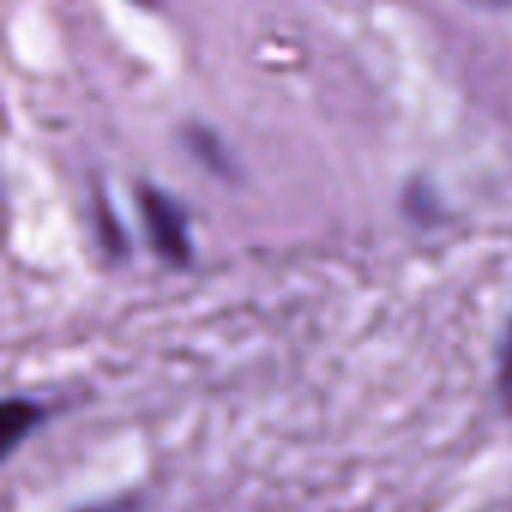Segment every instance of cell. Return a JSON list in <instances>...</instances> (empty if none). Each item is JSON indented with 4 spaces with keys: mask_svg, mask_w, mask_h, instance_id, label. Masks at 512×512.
<instances>
[{
    "mask_svg": "<svg viewBox=\"0 0 512 512\" xmlns=\"http://www.w3.org/2000/svg\"><path fill=\"white\" fill-rule=\"evenodd\" d=\"M501 393L512 408V327L507 333V345H504V360H501Z\"/></svg>",
    "mask_w": 512,
    "mask_h": 512,
    "instance_id": "obj_3",
    "label": "cell"
},
{
    "mask_svg": "<svg viewBox=\"0 0 512 512\" xmlns=\"http://www.w3.org/2000/svg\"><path fill=\"white\" fill-rule=\"evenodd\" d=\"M138 204H141L153 249L171 264H186L189 261V234H186L183 210L159 189H141Z\"/></svg>",
    "mask_w": 512,
    "mask_h": 512,
    "instance_id": "obj_1",
    "label": "cell"
},
{
    "mask_svg": "<svg viewBox=\"0 0 512 512\" xmlns=\"http://www.w3.org/2000/svg\"><path fill=\"white\" fill-rule=\"evenodd\" d=\"M42 420V408L27 399H9L0 414V453L9 456L12 447Z\"/></svg>",
    "mask_w": 512,
    "mask_h": 512,
    "instance_id": "obj_2",
    "label": "cell"
}]
</instances>
